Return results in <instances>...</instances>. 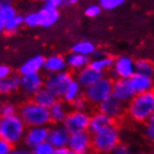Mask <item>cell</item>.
Returning <instances> with one entry per match:
<instances>
[{
  "label": "cell",
  "instance_id": "29",
  "mask_svg": "<svg viewBox=\"0 0 154 154\" xmlns=\"http://www.w3.org/2000/svg\"><path fill=\"white\" fill-rule=\"evenodd\" d=\"M19 88V77H8L0 82V94H10Z\"/></svg>",
  "mask_w": 154,
  "mask_h": 154
},
{
  "label": "cell",
  "instance_id": "19",
  "mask_svg": "<svg viewBox=\"0 0 154 154\" xmlns=\"http://www.w3.org/2000/svg\"><path fill=\"white\" fill-rule=\"evenodd\" d=\"M49 113V119L51 123L59 125L64 122V119H66V116L68 114V111L66 108V105L63 103L62 100H57L54 104L51 105L48 109Z\"/></svg>",
  "mask_w": 154,
  "mask_h": 154
},
{
  "label": "cell",
  "instance_id": "23",
  "mask_svg": "<svg viewBox=\"0 0 154 154\" xmlns=\"http://www.w3.org/2000/svg\"><path fill=\"white\" fill-rule=\"evenodd\" d=\"M65 60H66L67 67H69V68L75 69V70L83 69L86 66H88V64H89L88 57H85V56H82V55L74 54V53L68 55V56L65 58Z\"/></svg>",
  "mask_w": 154,
  "mask_h": 154
},
{
  "label": "cell",
  "instance_id": "47",
  "mask_svg": "<svg viewBox=\"0 0 154 154\" xmlns=\"http://www.w3.org/2000/svg\"><path fill=\"white\" fill-rule=\"evenodd\" d=\"M69 154H78V153H73V152H69Z\"/></svg>",
  "mask_w": 154,
  "mask_h": 154
},
{
  "label": "cell",
  "instance_id": "24",
  "mask_svg": "<svg viewBox=\"0 0 154 154\" xmlns=\"http://www.w3.org/2000/svg\"><path fill=\"white\" fill-rule=\"evenodd\" d=\"M96 50L95 45L92 42L88 40H81V42H76L72 48V53L77 55H82L85 57H89L94 54V51Z\"/></svg>",
  "mask_w": 154,
  "mask_h": 154
},
{
  "label": "cell",
  "instance_id": "11",
  "mask_svg": "<svg viewBox=\"0 0 154 154\" xmlns=\"http://www.w3.org/2000/svg\"><path fill=\"white\" fill-rule=\"evenodd\" d=\"M48 128L47 126H37V127H28L23 135V141L28 149L37 146L42 143L46 142L48 136Z\"/></svg>",
  "mask_w": 154,
  "mask_h": 154
},
{
  "label": "cell",
  "instance_id": "15",
  "mask_svg": "<svg viewBox=\"0 0 154 154\" xmlns=\"http://www.w3.org/2000/svg\"><path fill=\"white\" fill-rule=\"evenodd\" d=\"M112 125H114V121L112 119H109V117H107V116L102 114V113L97 112L95 114H93L92 116H89L87 132L92 136V135L96 134V133L103 131V130L112 126Z\"/></svg>",
  "mask_w": 154,
  "mask_h": 154
},
{
  "label": "cell",
  "instance_id": "48",
  "mask_svg": "<svg viewBox=\"0 0 154 154\" xmlns=\"http://www.w3.org/2000/svg\"><path fill=\"white\" fill-rule=\"evenodd\" d=\"M0 107H1V103H0Z\"/></svg>",
  "mask_w": 154,
  "mask_h": 154
},
{
  "label": "cell",
  "instance_id": "44",
  "mask_svg": "<svg viewBox=\"0 0 154 154\" xmlns=\"http://www.w3.org/2000/svg\"><path fill=\"white\" fill-rule=\"evenodd\" d=\"M8 154H20L19 153V149H11L10 150V152Z\"/></svg>",
  "mask_w": 154,
  "mask_h": 154
},
{
  "label": "cell",
  "instance_id": "30",
  "mask_svg": "<svg viewBox=\"0 0 154 154\" xmlns=\"http://www.w3.org/2000/svg\"><path fill=\"white\" fill-rule=\"evenodd\" d=\"M23 25V17L17 14L12 19H10L9 21L4 23V30L6 32L12 34V32H16V31L18 30Z\"/></svg>",
  "mask_w": 154,
  "mask_h": 154
},
{
  "label": "cell",
  "instance_id": "25",
  "mask_svg": "<svg viewBox=\"0 0 154 154\" xmlns=\"http://www.w3.org/2000/svg\"><path fill=\"white\" fill-rule=\"evenodd\" d=\"M113 63H114V59H113L112 57L104 55L103 57L96 58V59L91 60L88 66L92 67L93 69H95L96 72H100V73L104 74L105 70H108L112 68Z\"/></svg>",
  "mask_w": 154,
  "mask_h": 154
},
{
  "label": "cell",
  "instance_id": "31",
  "mask_svg": "<svg viewBox=\"0 0 154 154\" xmlns=\"http://www.w3.org/2000/svg\"><path fill=\"white\" fill-rule=\"evenodd\" d=\"M54 150V147L46 141V142L42 143L37 146L32 147L31 149V154H53Z\"/></svg>",
  "mask_w": 154,
  "mask_h": 154
},
{
  "label": "cell",
  "instance_id": "4",
  "mask_svg": "<svg viewBox=\"0 0 154 154\" xmlns=\"http://www.w3.org/2000/svg\"><path fill=\"white\" fill-rule=\"evenodd\" d=\"M119 143V131L115 125L92 135V149L98 154H111Z\"/></svg>",
  "mask_w": 154,
  "mask_h": 154
},
{
  "label": "cell",
  "instance_id": "20",
  "mask_svg": "<svg viewBox=\"0 0 154 154\" xmlns=\"http://www.w3.org/2000/svg\"><path fill=\"white\" fill-rule=\"evenodd\" d=\"M38 14V19H39V27H50L59 18V11L56 9H50L42 6L40 10L37 11Z\"/></svg>",
  "mask_w": 154,
  "mask_h": 154
},
{
  "label": "cell",
  "instance_id": "5",
  "mask_svg": "<svg viewBox=\"0 0 154 154\" xmlns=\"http://www.w3.org/2000/svg\"><path fill=\"white\" fill-rule=\"evenodd\" d=\"M112 86L113 81L109 77L103 76L100 81L95 84L89 86L84 91V98L87 103L94 105L100 104L105 98H107L109 95H112Z\"/></svg>",
  "mask_w": 154,
  "mask_h": 154
},
{
  "label": "cell",
  "instance_id": "49",
  "mask_svg": "<svg viewBox=\"0 0 154 154\" xmlns=\"http://www.w3.org/2000/svg\"><path fill=\"white\" fill-rule=\"evenodd\" d=\"M0 119H1V117H0Z\"/></svg>",
  "mask_w": 154,
  "mask_h": 154
},
{
  "label": "cell",
  "instance_id": "8",
  "mask_svg": "<svg viewBox=\"0 0 154 154\" xmlns=\"http://www.w3.org/2000/svg\"><path fill=\"white\" fill-rule=\"evenodd\" d=\"M66 147L73 153L87 154L92 149V136L88 134V132L70 134Z\"/></svg>",
  "mask_w": 154,
  "mask_h": 154
},
{
  "label": "cell",
  "instance_id": "12",
  "mask_svg": "<svg viewBox=\"0 0 154 154\" xmlns=\"http://www.w3.org/2000/svg\"><path fill=\"white\" fill-rule=\"evenodd\" d=\"M112 67L119 79H128L134 75V62L127 56H121L114 59Z\"/></svg>",
  "mask_w": 154,
  "mask_h": 154
},
{
  "label": "cell",
  "instance_id": "1",
  "mask_svg": "<svg viewBox=\"0 0 154 154\" xmlns=\"http://www.w3.org/2000/svg\"><path fill=\"white\" fill-rule=\"evenodd\" d=\"M127 112L136 122H146L154 113V94L147 92L134 95L128 102Z\"/></svg>",
  "mask_w": 154,
  "mask_h": 154
},
{
  "label": "cell",
  "instance_id": "38",
  "mask_svg": "<svg viewBox=\"0 0 154 154\" xmlns=\"http://www.w3.org/2000/svg\"><path fill=\"white\" fill-rule=\"evenodd\" d=\"M111 154H131V147L128 146L127 144H125V143L119 142V144L113 149Z\"/></svg>",
  "mask_w": 154,
  "mask_h": 154
},
{
  "label": "cell",
  "instance_id": "50",
  "mask_svg": "<svg viewBox=\"0 0 154 154\" xmlns=\"http://www.w3.org/2000/svg\"><path fill=\"white\" fill-rule=\"evenodd\" d=\"M0 82H1V81H0Z\"/></svg>",
  "mask_w": 154,
  "mask_h": 154
},
{
  "label": "cell",
  "instance_id": "10",
  "mask_svg": "<svg viewBox=\"0 0 154 154\" xmlns=\"http://www.w3.org/2000/svg\"><path fill=\"white\" fill-rule=\"evenodd\" d=\"M19 87L28 95H34L44 87V77L39 73L20 75Z\"/></svg>",
  "mask_w": 154,
  "mask_h": 154
},
{
  "label": "cell",
  "instance_id": "16",
  "mask_svg": "<svg viewBox=\"0 0 154 154\" xmlns=\"http://www.w3.org/2000/svg\"><path fill=\"white\" fill-rule=\"evenodd\" d=\"M128 83H130V86H131L134 95L152 92V88H153V81H152V78L142 76V75H137V74H134L132 77H130L128 78Z\"/></svg>",
  "mask_w": 154,
  "mask_h": 154
},
{
  "label": "cell",
  "instance_id": "26",
  "mask_svg": "<svg viewBox=\"0 0 154 154\" xmlns=\"http://www.w3.org/2000/svg\"><path fill=\"white\" fill-rule=\"evenodd\" d=\"M154 68L152 62L147 59H137L136 62H134V74L152 78Z\"/></svg>",
  "mask_w": 154,
  "mask_h": 154
},
{
  "label": "cell",
  "instance_id": "35",
  "mask_svg": "<svg viewBox=\"0 0 154 154\" xmlns=\"http://www.w3.org/2000/svg\"><path fill=\"white\" fill-rule=\"evenodd\" d=\"M72 107L74 108L73 111H79V112H85V109L87 107V102L83 96H79L78 98L74 100L73 103H70Z\"/></svg>",
  "mask_w": 154,
  "mask_h": 154
},
{
  "label": "cell",
  "instance_id": "28",
  "mask_svg": "<svg viewBox=\"0 0 154 154\" xmlns=\"http://www.w3.org/2000/svg\"><path fill=\"white\" fill-rule=\"evenodd\" d=\"M79 96H82V87L75 79H73L70 82V84L68 85V87L66 88L64 96H63V100H65L66 103L70 104Z\"/></svg>",
  "mask_w": 154,
  "mask_h": 154
},
{
  "label": "cell",
  "instance_id": "27",
  "mask_svg": "<svg viewBox=\"0 0 154 154\" xmlns=\"http://www.w3.org/2000/svg\"><path fill=\"white\" fill-rule=\"evenodd\" d=\"M16 15H17V11L11 2L6 0H0V23L4 25L12 19Z\"/></svg>",
  "mask_w": 154,
  "mask_h": 154
},
{
  "label": "cell",
  "instance_id": "43",
  "mask_svg": "<svg viewBox=\"0 0 154 154\" xmlns=\"http://www.w3.org/2000/svg\"><path fill=\"white\" fill-rule=\"evenodd\" d=\"M19 153L20 154H31V150L28 149V147H26V149H19Z\"/></svg>",
  "mask_w": 154,
  "mask_h": 154
},
{
  "label": "cell",
  "instance_id": "14",
  "mask_svg": "<svg viewBox=\"0 0 154 154\" xmlns=\"http://www.w3.org/2000/svg\"><path fill=\"white\" fill-rule=\"evenodd\" d=\"M68 137H69V134L65 131V128L62 125H56L54 127L48 128L47 142L54 149H60V147L67 146Z\"/></svg>",
  "mask_w": 154,
  "mask_h": 154
},
{
  "label": "cell",
  "instance_id": "46",
  "mask_svg": "<svg viewBox=\"0 0 154 154\" xmlns=\"http://www.w3.org/2000/svg\"><path fill=\"white\" fill-rule=\"evenodd\" d=\"M134 154H149V153H145V152H137V153H134Z\"/></svg>",
  "mask_w": 154,
  "mask_h": 154
},
{
  "label": "cell",
  "instance_id": "37",
  "mask_svg": "<svg viewBox=\"0 0 154 154\" xmlns=\"http://www.w3.org/2000/svg\"><path fill=\"white\" fill-rule=\"evenodd\" d=\"M145 135L149 140L154 139V116H151L145 124Z\"/></svg>",
  "mask_w": 154,
  "mask_h": 154
},
{
  "label": "cell",
  "instance_id": "41",
  "mask_svg": "<svg viewBox=\"0 0 154 154\" xmlns=\"http://www.w3.org/2000/svg\"><path fill=\"white\" fill-rule=\"evenodd\" d=\"M10 75V68L6 65L0 66V81H4L6 78H8Z\"/></svg>",
  "mask_w": 154,
  "mask_h": 154
},
{
  "label": "cell",
  "instance_id": "42",
  "mask_svg": "<svg viewBox=\"0 0 154 154\" xmlns=\"http://www.w3.org/2000/svg\"><path fill=\"white\" fill-rule=\"evenodd\" d=\"M53 154H69V151L67 147H60V149H55Z\"/></svg>",
  "mask_w": 154,
  "mask_h": 154
},
{
  "label": "cell",
  "instance_id": "39",
  "mask_svg": "<svg viewBox=\"0 0 154 154\" xmlns=\"http://www.w3.org/2000/svg\"><path fill=\"white\" fill-rule=\"evenodd\" d=\"M44 7L58 10V8L62 7V0H47L44 4Z\"/></svg>",
  "mask_w": 154,
  "mask_h": 154
},
{
  "label": "cell",
  "instance_id": "6",
  "mask_svg": "<svg viewBox=\"0 0 154 154\" xmlns=\"http://www.w3.org/2000/svg\"><path fill=\"white\" fill-rule=\"evenodd\" d=\"M73 81L72 74L68 72L51 74L44 79V88L55 96L56 98H63L66 88Z\"/></svg>",
  "mask_w": 154,
  "mask_h": 154
},
{
  "label": "cell",
  "instance_id": "36",
  "mask_svg": "<svg viewBox=\"0 0 154 154\" xmlns=\"http://www.w3.org/2000/svg\"><path fill=\"white\" fill-rule=\"evenodd\" d=\"M100 11H102V9L98 5H89L88 7H86L85 9V15L89 18H95L100 15Z\"/></svg>",
  "mask_w": 154,
  "mask_h": 154
},
{
  "label": "cell",
  "instance_id": "13",
  "mask_svg": "<svg viewBox=\"0 0 154 154\" xmlns=\"http://www.w3.org/2000/svg\"><path fill=\"white\" fill-rule=\"evenodd\" d=\"M112 95L122 103H128L134 97V93L132 91L128 79H119L113 81Z\"/></svg>",
  "mask_w": 154,
  "mask_h": 154
},
{
  "label": "cell",
  "instance_id": "34",
  "mask_svg": "<svg viewBox=\"0 0 154 154\" xmlns=\"http://www.w3.org/2000/svg\"><path fill=\"white\" fill-rule=\"evenodd\" d=\"M16 114H17V109L12 104H1V107H0V117L1 119L10 117Z\"/></svg>",
  "mask_w": 154,
  "mask_h": 154
},
{
  "label": "cell",
  "instance_id": "40",
  "mask_svg": "<svg viewBox=\"0 0 154 154\" xmlns=\"http://www.w3.org/2000/svg\"><path fill=\"white\" fill-rule=\"evenodd\" d=\"M11 149L12 146L9 143H7L6 141L0 139V154H8Z\"/></svg>",
  "mask_w": 154,
  "mask_h": 154
},
{
  "label": "cell",
  "instance_id": "3",
  "mask_svg": "<svg viewBox=\"0 0 154 154\" xmlns=\"http://www.w3.org/2000/svg\"><path fill=\"white\" fill-rule=\"evenodd\" d=\"M26 125L23 124L18 114L10 117L0 119V139L9 143L10 145H15L23 139L26 132Z\"/></svg>",
  "mask_w": 154,
  "mask_h": 154
},
{
  "label": "cell",
  "instance_id": "45",
  "mask_svg": "<svg viewBox=\"0 0 154 154\" xmlns=\"http://www.w3.org/2000/svg\"><path fill=\"white\" fill-rule=\"evenodd\" d=\"M2 31H4V25L0 23V34H1Z\"/></svg>",
  "mask_w": 154,
  "mask_h": 154
},
{
  "label": "cell",
  "instance_id": "21",
  "mask_svg": "<svg viewBox=\"0 0 154 154\" xmlns=\"http://www.w3.org/2000/svg\"><path fill=\"white\" fill-rule=\"evenodd\" d=\"M45 58L38 55V56H34V57L29 58L28 60L23 63L21 67L19 68L20 75H27V74H35L39 73V70L42 69Z\"/></svg>",
  "mask_w": 154,
  "mask_h": 154
},
{
  "label": "cell",
  "instance_id": "17",
  "mask_svg": "<svg viewBox=\"0 0 154 154\" xmlns=\"http://www.w3.org/2000/svg\"><path fill=\"white\" fill-rule=\"evenodd\" d=\"M103 76L104 75L102 73L96 72V70L93 69L92 67H89V66H86L85 68L78 70L76 82L79 84L81 87L87 88V87L92 86L93 84H95L96 82L100 81Z\"/></svg>",
  "mask_w": 154,
  "mask_h": 154
},
{
  "label": "cell",
  "instance_id": "32",
  "mask_svg": "<svg viewBox=\"0 0 154 154\" xmlns=\"http://www.w3.org/2000/svg\"><path fill=\"white\" fill-rule=\"evenodd\" d=\"M124 4L123 0H100L98 6L100 9H105V10H113L119 8Z\"/></svg>",
  "mask_w": 154,
  "mask_h": 154
},
{
  "label": "cell",
  "instance_id": "9",
  "mask_svg": "<svg viewBox=\"0 0 154 154\" xmlns=\"http://www.w3.org/2000/svg\"><path fill=\"white\" fill-rule=\"evenodd\" d=\"M124 111H125L124 103L115 98L113 95H109L100 104H98V112L106 115L109 119H112L113 121L121 117Z\"/></svg>",
  "mask_w": 154,
  "mask_h": 154
},
{
  "label": "cell",
  "instance_id": "22",
  "mask_svg": "<svg viewBox=\"0 0 154 154\" xmlns=\"http://www.w3.org/2000/svg\"><path fill=\"white\" fill-rule=\"evenodd\" d=\"M32 100L35 104L39 105V106H42V107H44V108L49 109L50 106L57 100V98L55 96H53L48 91H46V89L42 87V89H39L38 92H36L35 94L32 95V100Z\"/></svg>",
  "mask_w": 154,
  "mask_h": 154
},
{
  "label": "cell",
  "instance_id": "18",
  "mask_svg": "<svg viewBox=\"0 0 154 154\" xmlns=\"http://www.w3.org/2000/svg\"><path fill=\"white\" fill-rule=\"evenodd\" d=\"M66 68H67V65H66L65 58L60 55H53L48 58H45L44 66H42V69L46 70L49 75L66 72Z\"/></svg>",
  "mask_w": 154,
  "mask_h": 154
},
{
  "label": "cell",
  "instance_id": "7",
  "mask_svg": "<svg viewBox=\"0 0 154 154\" xmlns=\"http://www.w3.org/2000/svg\"><path fill=\"white\" fill-rule=\"evenodd\" d=\"M89 123V115L87 112H79V111H72L68 112L66 119L62 123V126L68 134H76L82 132H87Z\"/></svg>",
  "mask_w": 154,
  "mask_h": 154
},
{
  "label": "cell",
  "instance_id": "2",
  "mask_svg": "<svg viewBox=\"0 0 154 154\" xmlns=\"http://www.w3.org/2000/svg\"><path fill=\"white\" fill-rule=\"evenodd\" d=\"M17 114L28 127L47 126L50 123L48 109L35 104L32 100L21 105Z\"/></svg>",
  "mask_w": 154,
  "mask_h": 154
},
{
  "label": "cell",
  "instance_id": "33",
  "mask_svg": "<svg viewBox=\"0 0 154 154\" xmlns=\"http://www.w3.org/2000/svg\"><path fill=\"white\" fill-rule=\"evenodd\" d=\"M23 25L28 27H39V19L37 12H29L23 17Z\"/></svg>",
  "mask_w": 154,
  "mask_h": 154
}]
</instances>
